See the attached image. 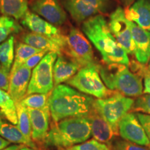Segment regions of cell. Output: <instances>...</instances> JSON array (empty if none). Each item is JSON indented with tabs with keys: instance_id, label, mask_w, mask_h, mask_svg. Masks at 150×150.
Listing matches in <instances>:
<instances>
[{
	"instance_id": "603a6c76",
	"label": "cell",
	"mask_w": 150,
	"mask_h": 150,
	"mask_svg": "<svg viewBox=\"0 0 150 150\" xmlns=\"http://www.w3.org/2000/svg\"><path fill=\"white\" fill-rule=\"evenodd\" d=\"M17 115H18V124L17 127L22 133L26 140L29 144V147L37 149L35 143L31 138V127L29 112L27 108L20 104L16 105Z\"/></svg>"
},
{
	"instance_id": "6da1fadb",
	"label": "cell",
	"mask_w": 150,
	"mask_h": 150,
	"mask_svg": "<svg viewBox=\"0 0 150 150\" xmlns=\"http://www.w3.org/2000/svg\"><path fill=\"white\" fill-rule=\"evenodd\" d=\"M81 29L100 52L106 64L119 63L129 65L127 52L117 43L104 16L97 15L88 19L82 23Z\"/></svg>"
},
{
	"instance_id": "2e32d148",
	"label": "cell",
	"mask_w": 150,
	"mask_h": 150,
	"mask_svg": "<svg viewBox=\"0 0 150 150\" xmlns=\"http://www.w3.org/2000/svg\"><path fill=\"white\" fill-rule=\"evenodd\" d=\"M24 27H27L31 32L38 33L56 39L63 34L61 31L47 20L33 12H28L21 20Z\"/></svg>"
},
{
	"instance_id": "ee69618b",
	"label": "cell",
	"mask_w": 150,
	"mask_h": 150,
	"mask_svg": "<svg viewBox=\"0 0 150 150\" xmlns=\"http://www.w3.org/2000/svg\"><path fill=\"white\" fill-rule=\"evenodd\" d=\"M127 1H128V0H127Z\"/></svg>"
},
{
	"instance_id": "d6986e66",
	"label": "cell",
	"mask_w": 150,
	"mask_h": 150,
	"mask_svg": "<svg viewBox=\"0 0 150 150\" xmlns=\"http://www.w3.org/2000/svg\"><path fill=\"white\" fill-rule=\"evenodd\" d=\"M127 20L134 22L142 29L150 31V1L137 0L125 11Z\"/></svg>"
},
{
	"instance_id": "e575fe53",
	"label": "cell",
	"mask_w": 150,
	"mask_h": 150,
	"mask_svg": "<svg viewBox=\"0 0 150 150\" xmlns=\"http://www.w3.org/2000/svg\"><path fill=\"white\" fill-rule=\"evenodd\" d=\"M144 93L149 94L150 95V72L145 77L144 81Z\"/></svg>"
},
{
	"instance_id": "b9f144b4",
	"label": "cell",
	"mask_w": 150,
	"mask_h": 150,
	"mask_svg": "<svg viewBox=\"0 0 150 150\" xmlns=\"http://www.w3.org/2000/svg\"><path fill=\"white\" fill-rule=\"evenodd\" d=\"M0 68H1V64H0Z\"/></svg>"
},
{
	"instance_id": "74e56055",
	"label": "cell",
	"mask_w": 150,
	"mask_h": 150,
	"mask_svg": "<svg viewBox=\"0 0 150 150\" xmlns=\"http://www.w3.org/2000/svg\"><path fill=\"white\" fill-rule=\"evenodd\" d=\"M18 150H38L37 149H34V148H31V147H27V146L23 145L21 148H20Z\"/></svg>"
},
{
	"instance_id": "8d00e7d4",
	"label": "cell",
	"mask_w": 150,
	"mask_h": 150,
	"mask_svg": "<svg viewBox=\"0 0 150 150\" xmlns=\"http://www.w3.org/2000/svg\"><path fill=\"white\" fill-rule=\"evenodd\" d=\"M24 145H13L11 146H8L5 149H4L2 150H18L20 148H21L22 146Z\"/></svg>"
},
{
	"instance_id": "d6a6232c",
	"label": "cell",
	"mask_w": 150,
	"mask_h": 150,
	"mask_svg": "<svg viewBox=\"0 0 150 150\" xmlns=\"http://www.w3.org/2000/svg\"><path fill=\"white\" fill-rule=\"evenodd\" d=\"M47 53V51H42L39 52V53L35 54V55L30 57L23 65L27 66V67H29L30 69L34 68V67L40 63L41 60L43 59V57L45 56V54Z\"/></svg>"
},
{
	"instance_id": "277c9868",
	"label": "cell",
	"mask_w": 150,
	"mask_h": 150,
	"mask_svg": "<svg viewBox=\"0 0 150 150\" xmlns=\"http://www.w3.org/2000/svg\"><path fill=\"white\" fill-rule=\"evenodd\" d=\"M99 74L108 89L117 91L127 97L142 95V78L131 72L127 65L111 63L99 66Z\"/></svg>"
},
{
	"instance_id": "1f68e13d",
	"label": "cell",
	"mask_w": 150,
	"mask_h": 150,
	"mask_svg": "<svg viewBox=\"0 0 150 150\" xmlns=\"http://www.w3.org/2000/svg\"><path fill=\"white\" fill-rule=\"evenodd\" d=\"M136 117L141 124V125L145 129L146 134L150 141V115L141 113V112H136L135 113Z\"/></svg>"
},
{
	"instance_id": "30bf717a",
	"label": "cell",
	"mask_w": 150,
	"mask_h": 150,
	"mask_svg": "<svg viewBox=\"0 0 150 150\" xmlns=\"http://www.w3.org/2000/svg\"><path fill=\"white\" fill-rule=\"evenodd\" d=\"M108 26L118 44L127 54H134L135 44L131 33L130 21L127 20L122 8L117 7L110 14Z\"/></svg>"
},
{
	"instance_id": "ba28073f",
	"label": "cell",
	"mask_w": 150,
	"mask_h": 150,
	"mask_svg": "<svg viewBox=\"0 0 150 150\" xmlns=\"http://www.w3.org/2000/svg\"><path fill=\"white\" fill-rule=\"evenodd\" d=\"M58 54L47 52L31 73L27 95L32 94H49L54 88V66Z\"/></svg>"
},
{
	"instance_id": "d590c367",
	"label": "cell",
	"mask_w": 150,
	"mask_h": 150,
	"mask_svg": "<svg viewBox=\"0 0 150 150\" xmlns=\"http://www.w3.org/2000/svg\"><path fill=\"white\" fill-rule=\"evenodd\" d=\"M11 142L8 141V140H5L4 138H3L2 137L0 136V150H2L7 147H8V145H10Z\"/></svg>"
},
{
	"instance_id": "ffe728a7",
	"label": "cell",
	"mask_w": 150,
	"mask_h": 150,
	"mask_svg": "<svg viewBox=\"0 0 150 150\" xmlns=\"http://www.w3.org/2000/svg\"><path fill=\"white\" fill-rule=\"evenodd\" d=\"M80 69L79 65L72 60L66 59L63 55L59 56L54 66V86L70 80Z\"/></svg>"
},
{
	"instance_id": "f546056e",
	"label": "cell",
	"mask_w": 150,
	"mask_h": 150,
	"mask_svg": "<svg viewBox=\"0 0 150 150\" xmlns=\"http://www.w3.org/2000/svg\"><path fill=\"white\" fill-rule=\"evenodd\" d=\"M131 112L150 115V95H142L134 100Z\"/></svg>"
},
{
	"instance_id": "60d3db41",
	"label": "cell",
	"mask_w": 150,
	"mask_h": 150,
	"mask_svg": "<svg viewBox=\"0 0 150 150\" xmlns=\"http://www.w3.org/2000/svg\"><path fill=\"white\" fill-rule=\"evenodd\" d=\"M59 150H63V149H59Z\"/></svg>"
},
{
	"instance_id": "ab89813d",
	"label": "cell",
	"mask_w": 150,
	"mask_h": 150,
	"mask_svg": "<svg viewBox=\"0 0 150 150\" xmlns=\"http://www.w3.org/2000/svg\"><path fill=\"white\" fill-rule=\"evenodd\" d=\"M149 69H150V63H149Z\"/></svg>"
},
{
	"instance_id": "e0dca14e",
	"label": "cell",
	"mask_w": 150,
	"mask_h": 150,
	"mask_svg": "<svg viewBox=\"0 0 150 150\" xmlns=\"http://www.w3.org/2000/svg\"><path fill=\"white\" fill-rule=\"evenodd\" d=\"M22 41L26 44L47 52H55L58 55H63L62 47L64 40V34H62L58 38L54 39L35 33H29L24 35Z\"/></svg>"
},
{
	"instance_id": "4316f807",
	"label": "cell",
	"mask_w": 150,
	"mask_h": 150,
	"mask_svg": "<svg viewBox=\"0 0 150 150\" xmlns=\"http://www.w3.org/2000/svg\"><path fill=\"white\" fill-rule=\"evenodd\" d=\"M22 27L14 18L3 16L0 17V44L8 38L12 33H18Z\"/></svg>"
},
{
	"instance_id": "484cf974",
	"label": "cell",
	"mask_w": 150,
	"mask_h": 150,
	"mask_svg": "<svg viewBox=\"0 0 150 150\" xmlns=\"http://www.w3.org/2000/svg\"><path fill=\"white\" fill-rule=\"evenodd\" d=\"M0 110L11 123L18 124L16 104L8 93L1 89H0Z\"/></svg>"
},
{
	"instance_id": "8992f818",
	"label": "cell",
	"mask_w": 150,
	"mask_h": 150,
	"mask_svg": "<svg viewBox=\"0 0 150 150\" xmlns=\"http://www.w3.org/2000/svg\"><path fill=\"white\" fill-rule=\"evenodd\" d=\"M62 53L81 67L98 65L94 56L91 43L77 28H71L68 33L64 35Z\"/></svg>"
},
{
	"instance_id": "836d02e7",
	"label": "cell",
	"mask_w": 150,
	"mask_h": 150,
	"mask_svg": "<svg viewBox=\"0 0 150 150\" xmlns=\"http://www.w3.org/2000/svg\"><path fill=\"white\" fill-rule=\"evenodd\" d=\"M10 85V72L0 68V89L8 93Z\"/></svg>"
},
{
	"instance_id": "ac0fdd59",
	"label": "cell",
	"mask_w": 150,
	"mask_h": 150,
	"mask_svg": "<svg viewBox=\"0 0 150 150\" xmlns=\"http://www.w3.org/2000/svg\"><path fill=\"white\" fill-rule=\"evenodd\" d=\"M86 117L91 124V134L93 138L103 143H111L113 137L116 136L108 123L94 106Z\"/></svg>"
},
{
	"instance_id": "83f0119b",
	"label": "cell",
	"mask_w": 150,
	"mask_h": 150,
	"mask_svg": "<svg viewBox=\"0 0 150 150\" xmlns=\"http://www.w3.org/2000/svg\"><path fill=\"white\" fill-rule=\"evenodd\" d=\"M49 94H32L27 95L20 102L22 106L27 108L40 109L44 108L48 104Z\"/></svg>"
},
{
	"instance_id": "4dcf8cb0",
	"label": "cell",
	"mask_w": 150,
	"mask_h": 150,
	"mask_svg": "<svg viewBox=\"0 0 150 150\" xmlns=\"http://www.w3.org/2000/svg\"><path fill=\"white\" fill-rule=\"evenodd\" d=\"M109 147L110 150H149L147 148L127 140H117L113 143H110Z\"/></svg>"
},
{
	"instance_id": "5bb4252c",
	"label": "cell",
	"mask_w": 150,
	"mask_h": 150,
	"mask_svg": "<svg viewBox=\"0 0 150 150\" xmlns=\"http://www.w3.org/2000/svg\"><path fill=\"white\" fill-rule=\"evenodd\" d=\"M31 127V138L33 141L42 143L49 131L50 110L49 105L40 109L27 108Z\"/></svg>"
},
{
	"instance_id": "f1b7e54d",
	"label": "cell",
	"mask_w": 150,
	"mask_h": 150,
	"mask_svg": "<svg viewBox=\"0 0 150 150\" xmlns=\"http://www.w3.org/2000/svg\"><path fill=\"white\" fill-rule=\"evenodd\" d=\"M63 150H110V147L105 143L99 142L95 139H92L80 143L79 145L72 146Z\"/></svg>"
},
{
	"instance_id": "52a82bcc",
	"label": "cell",
	"mask_w": 150,
	"mask_h": 150,
	"mask_svg": "<svg viewBox=\"0 0 150 150\" xmlns=\"http://www.w3.org/2000/svg\"><path fill=\"white\" fill-rule=\"evenodd\" d=\"M99 66L98 65L82 67L67 81V83L79 92L97 99L106 98L113 95L117 91H112L106 87L99 74Z\"/></svg>"
},
{
	"instance_id": "f35d334b",
	"label": "cell",
	"mask_w": 150,
	"mask_h": 150,
	"mask_svg": "<svg viewBox=\"0 0 150 150\" xmlns=\"http://www.w3.org/2000/svg\"><path fill=\"white\" fill-rule=\"evenodd\" d=\"M1 14V8H0V15Z\"/></svg>"
},
{
	"instance_id": "8fae6325",
	"label": "cell",
	"mask_w": 150,
	"mask_h": 150,
	"mask_svg": "<svg viewBox=\"0 0 150 150\" xmlns=\"http://www.w3.org/2000/svg\"><path fill=\"white\" fill-rule=\"evenodd\" d=\"M119 134L127 141L141 146H149L150 141L145 129L133 112H128L119 122Z\"/></svg>"
},
{
	"instance_id": "9a60e30c",
	"label": "cell",
	"mask_w": 150,
	"mask_h": 150,
	"mask_svg": "<svg viewBox=\"0 0 150 150\" xmlns=\"http://www.w3.org/2000/svg\"><path fill=\"white\" fill-rule=\"evenodd\" d=\"M130 27L135 44V57L139 63L147 64L150 60V31L142 29L131 21Z\"/></svg>"
},
{
	"instance_id": "44dd1931",
	"label": "cell",
	"mask_w": 150,
	"mask_h": 150,
	"mask_svg": "<svg viewBox=\"0 0 150 150\" xmlns=\"http://www.w3.org/2000/svg\"><path fill=\"white\" fill-rule=\"evenodd\" d=\"M10 122L0 110V136L11 142L22 144L29 147V142L19 130L18 127Z\"/></svg>"
},
{
	"instance_id": "5b68a950",
	"label": "cell",
	"mask_w": 150,
	"mask_h": 150,
	"mask_svg": "<svg viewBox=\"0 0 150 150\" xmlns=\"http://www.w3.org/2000/svg\"><path fill=\"white\" fill-rule=\"evenodd\" d=\"M134 99L116 91L113 95L94 100L93 106L111 127L116 136H119V122L130 111Z\"/></svg>"
},
{
	"instance_id": "d4e9b609",
	"label": "cell",
	"mask_w": 150,
	"mask_h": 150,
	"mask_svg": "<svg viewBox=\"0 0 150 150\" xmlns=\"http://www.w3.org/2000/svg\"><path fill=\"white\" fill-rule=\"evenodd\" d=\"M42 51L43 50H38L24 42L18 43L16 47L13 64L11 72L16 70L17 68L23 65L30 57Z\"/></svg>"
},
{
	"instance_id": "4fadbf2b",
	"label": "cell",
	"mask_w": 150,
	"mask_h": 150,
	"mask_svg": "<svg viewBox=\"0 0 150 150\" xmlns=\"http://www.w3.org/2000/svg\"><path fill=\"white\" fill-rule=\"evenodd\" d=\"M31 73V69L24 65L10 72V85L8 93L16 106L27 97Z\"/></svg>"
},
{
	"instance_id": "7bdbcfd3",
	"label": "cell",
	"mask_w": 150,
	"mask_h": 150,
	"mask_svg": "<svg viewBox=\"0 0 150 150\" xmlns=\"http://www.w3.org/2000/svg\"><path fill=\"white\" fill-rule=\"evenodd\" d=\"M149 148H150V145H149Z\"/></svg>"
},
{
	"instance_id": "7c38bea8",
	"label": "cell",
	"mask_w": 150,
	"mask_h": 150,
	"mask_svg": "<svg viewBox=\"0 0 150 150\" xmlns=\"http://www.w3.org/2000/svg\"><path fill=\"white\" fill-rule=\"evenodd\" d=\"M31 9L55 26L63 25L66 22V13L58 0H34Z\"/></svg>"
},
{
	"instance_id": "3957f363",
	"label": "cell",
	"mask_w": 150,
	"mask_h": 150,
	"mask_svg": "<svg viewBox=\"0 0 150 150\" xmlns=\"http://www.w3.org/2000/svg\"><path fill=\"white\" fill-rule=\"evenodd\" d=\"M91 135V124L87 117H68L52 122L42 143L46 147L66 149L86 141Z\"/></svg>"
},
{
	"instance_id": "7402d4cb",
	"label": "cell",
	"mask_w": 150,
	"mask_h": 150,
	"mask_svg": "<svg viewBox=\"0 0 150 150\" xmlns=\"http://www.w3.org/2000/svg\"><path fill=\"white\" fill-rule=\"evenodd\" d=\"M0 8L3 16L22 20L29 11L28 0H0Z\"/></svg>"
},
{
	"instance_id": "cb8c5ba5",
	"label": "cell",
	"mask_w": 150,
	"mask_h": 150,
	"mask_svg": "<svg viewBox=\"0 0 150 150\" xmlns=\"http://www.w3.org/2000/svg\"><path fill=\"white\" fill-rule=\"evenodd\" d=\"M14 45L15 38L13 35H11L6 40L0 44L1 67L8 72H11L15 59Z\"/></svg>"
},
{
	"instance_id": "9c48e42d",
	"label": "cell",
	"mask_w": 150,
	"mask_h": 150,
	"mask_svg": "<svg viewBox=\"0 0 150 150\" xmlns=\"http://www.w3.org/2000/svg\"><path fill=\"white\" fill-rule=\"evenodd\" d=\"M63 5L71 18L81 23L107 11L109 0H63Z\"/></svg>"
},
{
	"instance_id": "7a4b0ae2",
	"label": "cell",
	"mask_w": 150,
	"mask_h": 150,
	"mask_svg": "<svg viewBox=\"0 0 150 150\" xmlns=\"http://www.w3.org/2000/svg\"><path fill=\"white\" fill-rule=\"evenodd\" d=\"M95 99L70 86L59 84L50 93L48 105L54 122L72 117H87Z\"/></svg>"
}]
</instances>
